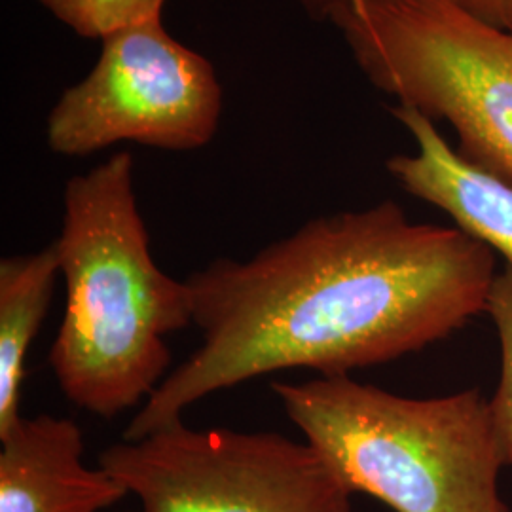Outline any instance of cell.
<instances>
[{"mask_svg": "<svg viewBox=\"0 0 512 512\" xmlns=\"http://www.w3.org/2000/svg\"><path fill=\"white\" fill-rule=\"evenodd\" d=\"M289 420L351 494L395 512H511L490 401L478 389L410 399L349 374L272 384Z\"/></svg>", "mask_w": 512, "mask_h": 512, "instance_id": "obj_3", "label": "cell"}, {"mask_svg": "<svg viewBox=\"0 0 512 512\" xmlns=\"http://www.w3.org/2000/svg\"><path fill=\"white\" fill-rule=\"evenodd\" d=\"M501 342V382L490 399L495 435L505 465H512V266L495 275L486 300Z\"/></svg>", "mask_w": 512, "mask_h": 512, "instance_id": "obj_11", "label": "cell"}, {"mask_svg": "<svg viewBox=\"0 0 512 512\" xmlns=\"http://www.w3.org/2000/svg\"><path fill=\"white\" fill-rule=\"evenodd\" d=\"M99 465L143 512H353V494L310 444L279 433L179 420L112 444Z\"/></svg>", "mask_w": 512, "mask_h": 512, "instance_id": "obj_5", "label": "cell"}, {"mask_svg": "<svg viewBox=\"0 0 512 512\" xmlns=\"http://www.w3.org/2000/svg\"><path fill=\"white\" fill-rule=\"evenodd\" d=\"M308 18L315 21H329L348 0H293Z\"/></svg>", "mask_w": 512, "mask_h": 512, "instance_id": "obj_13", "label": "cell"}, {"mask_svg": "<svg viewBox=\"0 0 512 512\" xmlns=\"http://www.w3.org/2000/svg\"><path fill=\"white\" fill-rule=\"evenodd\" d=\"M82 456L73 420L21 416L0 435V512H103L128 497L116 476Z\"/></svg>", "mask_w": 512, "mask_h": 512, "instance_id": "obj_7", "label": "cell"}, {"mask_svg": "<svg viewBox=\"0 0 512 512\" xmlns=\"http://www.w3.org/2000/svg\"><path fill=\"white\" fill-rule=\"evenodd\" d=\"M57 277L55 243L0 260V435L23 416L25 361L50 310Z\"/></svg>", "mask_w": 512, "mask_h": 512, "instance_id": "obj_9", "label": "cell"}, {"mask_svg": "<svg viewBox=\"0 0 512 512\" xmlns=\"http://www.w3.org/2000/svg\"><path fill=\"white\" fill-rule=\"evenodd\" d=\"M330 23L374 88L450 124L467 160L512 183V31L446 0H348Z\"/></svg>", "mask_w": 512, "mask_h": 512, "instance_id": "obj_4", "label": "cell"}, {"mask_svg": "<svg viewBox=\"0 0 512 512\" xmlns=\"http://www.w3.org/2000/svg\"><path fill=\"white\" fill-rule=\"evenodd\" d=\"M391 114L412 135L416 152L387 160V171L410 196L450 215L456 228L484 243L512 266V183L467 160L418 110Z\"/></svg>", "mask_w": 512, "mask_h": 512, "instance_id": "obj_8", "label": "cell"}, {"mask_svg": "<svg viewBox=\"0 0 512 512\" xmlns=\"http://www.w3.org/2000/svg\"><path fill=\"white\" fill-rule=\"evenodd\" d=\"M54 243L65 311L50 366L67 401L110 420L147 403L169 376L165 338L194 325L186 279L165 274L150 251L133 154L67 181Z\"/></svg>", "mask_w": 512, "mask_h": 512, "instance_id": "obj_2", "label": "cell"}, {"mask_svg": "<svg viewBox=\"0 0 512 512\" xmlns=\"http://www.w3.org/2000/svg\"><path fill=\"white\" fill-rule=\"evenodd\" d=\"M495 275L490 247L456 226L412 222L389 200L317 217L251 258H217L186 277L202 344L122 439L258 376H344L421 351L486 311Z\"/></svg>", "mask_w": 512, "mask_h": 512, "instance_id": "obj_1", "label": "cell"}, {"mask_svg": "<svg viewBox=\"0 0 512 512\" xmlns=\"http://www.w3.org/2000/svg\"><path fill=\"white\" fill-rule=\"evenodd\" d=\"M465 16L499 31H512V0H446Z\"/></svg>", "mask_w": 512, "mask_h": 512, "instance_id": "obj_12", "label": "cell"}, {"mask_svg": "<svg viewBox=\"0 0 512 512\" xmlns=\"http://www.w3.org/2000/svg\"><path fill=\"white\" fill-rule=\"evenodd\" d=\"M78 84L46 122L48 147L82 158L118 143L169 152L207 147L217 135L224 93L213 63L171 37L162 18L110 33Z\"/></svg>", "mask_w": 512, "mask_h": 512, "instance_id": "obj_6", "label": "cell"}, {"mask_svg": "<svg viewBox=\"0 0 512 512\" xmlns=\"http://www.w3.org/2000/svg\"><path fill=\"white\" fill-rule=\"evenodd\" d=\"M76 35L107 37L129 25L162 18L165 0H38Z\"/></svg>", "mask_w": 512, "mask_h": 512, "instance_id": "obj_10", "label": "cell"}, {"mask_svg": "<svg viewBox=\"0 0 512 512\" xmlns=\"http://www.w3.org/2000/svg\"><path fill=\"white\" fill-rule=\"evenodd\" d=\"M131 512H143V511H131Z\"/></svg>", "mask_w": 512, "mask_h": 512, "instance_id": "obj_14", "label": "cell"}]
</instances>
